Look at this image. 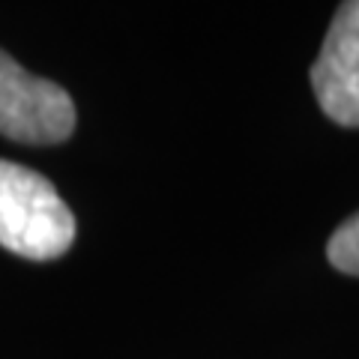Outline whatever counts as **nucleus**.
<instances>
[{
  "mask_svg": "<svg viewBox=\"0 0 359 359\" xmlns=\"http://www.w3.org/2000/svg\"><path fill=\"white\" fill-rule=\"evenodd\" d=\"M75 132V102L60 84L27 72L0 48V135L18 144H60Z\"/></svg>",
  "mask_w": 359,
  "mask_h": 359,
  "instance_id": "f03ea898",
  "label": "nucleus"
},
{
  "mask_svg": "<svg viewBox=\"0 0 359 359\" xmlns=\"http://www.w3.org/2000/svg\"><path fill=\"white\" fill-rule=\"evenodd\" d=\"M311 90L332 123L359 129V0H347L335 9L311 66Z\"/></svg>",
  "mask_w": 359,
  "mask_h": 359,
  "instance_id": "7ed1b4c3",
  "label": "nucleus"
},
{
  "mask_svg": "<svg viewBox=\"0 0 359 359\" xmlns=\"http://www.w3.org/2000/svg\"><path fill=\"white\" fill-rule=\"evenodd\" d=\"M75 243V216L51 180L0 159V245L27 261H54Z\"/></svg>",
  "mask_w": 359,
  "mask_h": 359,
  "instance_id": "f257e3e1",
  "label": "nucleus"
},
{
  "mask_svg": "<svg viewBox=\"0 0 359 359\" xmlns=\"http://www.w3.org/2000/svg\"><path fill=\"white\" fill-rule=\"evenodd\" d=\"M330 264L344 276H359V212L344 219L327 243Z\"/></svg>",
  "mask_w": 359,
  "mask_h": 359,
  "instance_id": "20e7f679",
  "label": "nucleus"
}]
</instances>
